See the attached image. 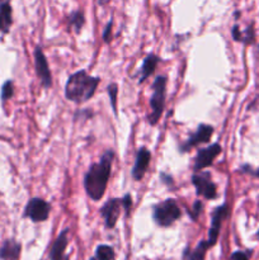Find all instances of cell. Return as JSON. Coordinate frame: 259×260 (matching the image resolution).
<instances>
[{"label":"cell","instance_id":"7c38bea8","mask_svg":"<svg viewBox=\"0 0 259 260\" xmlns=\"http://www.w3.org/2000/svg\"><path fill=\"white\" fill-rule=\"evenodd\" d=\"M150 160H151V152L146 149V147H141L139 149L136 154V160H135V165L132 168V178L136 182H140L144 178L145 173L147 172V168L150 165Z\"/></svg>","mask_w":259,"mask_h":260},{"label":"cell","instance_id":"5b68a950","mask_svg":"<svg viewBox=\"0 0 259 260\" xmlns=\"http://www.w3.org/2000/svg\"><path fill=\"white\" fill-rule=\"evenodd\" d=\"M190 182L195 185L197 196H201L208 201L215 200L217 197V189H216V184L212 182L210 172H197L192 175Z\"/></svg>","mask_w":259,"mask_h":260},{"label":"cell","instance_id":"5bb4252c","mask_svg":"<svg viewBox=\"0 0 259 260\" xmlns=\"http://www.w3.org/2000/svg\"><path fill=\"white\" fill-rule=\"evenodd\" d=\"M22 250V245L15 240H5L0 248V259L18 260Z\"/></svg>","mask_w":259,"mask_h":260},{"label":"cell","instance_id":"8992f818","mask_svg":"<svg viewBox=\"0 0 259 260\" xmlns=\"http://www.w3.org/2000/svg\"><path fill=\"white\" fill-rule=\"evenodd\" d=\"M51 211V205L48 202H46L42 198H32L30 201H28V203L25 205L24 213L23 216L29 220H32L33 222H43L48 218Z\"/></svg>","mask_w":259,"mask_h":260},{"label":"cell","instance_id":"52a82bcc","mask_svg":"<svg viewBox=\"0 0 259 260\" xmlns=\"http://www.w3.org/2000/svg\"><path fill=\"white\" fill-rule=\"evenodd\" d=\"M230 216V208L228 205H221L218 207L215 208V211L212 212L211 216V229L208 231V244L212 248L213 245H216L218 239V234H220L221 225H222V221Z\"/></svg>","mask_w":259,"mask_h":260},{"label":"cell","instance_id":"277c9868","mask_svg":"<svg viewBox=\"0 0 259 260\" xmlns=\"http://www.w3.org/2000/svg\"><path fill=\"white\" fill-rule=\"evenodd\" d=\"M180 216H182V211L177 201L173 198H168L155 205L152 208V218L160 228H169L178 218H180Z\"/></svg>","mask_w":259,"mask_h":260},{"label":"cell","instance_id":"6da1fadb","mask_svg":"<svg viewBox=\"0 0 259 260\" xmlns=\"http://www.w3.org/2000/svg\"><path fill=\"white\" fill-rule=\"evenodd\" d=\"M114 152L107 150L101 156L98 162H93L89 167L84 177V188L89 198L93 201H101L107 190L109 177H111L112 164H113Z\"/></svg>","mask_w":259,"mask_h":260},{"label":"cell","instance_id":"9a60e30c","mask_svg":"<svg viewBox=\"0 0 259 260\" xmlns=\"http://www.w3.org/2000/svg\"><path fill=\"white\" fill-rule=\"evenodd\" d=\"M159 62H160L159 56H156L155 53H150V55H147L146 57H145L144 62H142L141 70H140L139 83H144L150 75H152Z\"/></svg>","mask_w":259,"mask_h":260},{"label":"cell","instance_id":"4fadbf2b","mask_svg":"<svg viewBox=\"0 0 259 260\" xmlns=\"http://www.w3.org/2000/svg\"><path fill=\"white\" fill-rule=\"evenodd\" d=\"M68 234H69V229H65V230L58 235V238L56 239L52 248H51L50 260H70L69 259V256L65 254L66 246H68V243H69Z\"/></svg>","mask_w":259,"mask_h":260},{"label":"cell","instance_id":"2e32d148","mask_svg":"<svg viewBox=\"0 0 259 260\" xmlns=\"http://www.w3.org/2000/svg\"><path fill=\"white\" fill-rule=\"evenodd\" d=\"M12 7L9 3L0 4V30L7 33L12 25Z\"/></svg>","mask_w":259,"mask_h":260},{"label":"cell","instance_id":"484cf974","mask_svg":"<svg viewBox=\"0 0 259 260\" xmlns=\"http://www.w3.org/2000/svg\"><path fill=\"white\" fill-rule=\"evenodd\" d=\"M230 259L231 260H249L248 254L244 253V251H235V253L231 254Z\"/></svg>","mask_w":259,"mask_h":260},{"label":"cell","instance_id":"3957f363","mask_svg":"<svg viewBox=\"0 0 259 260\" xmlns=\"http://www.w3.org/2000/svg\"><path fill=\"white\" fill-rule=\"evenodd\" d=\"M167 76H156L152 84V94L150 96V112L147 121L151 126H155L160 121L163 112L165 109V98H167Z\"/></svg>","mask_w":259,"mask_h":260},{"label":"cell","instance_id":"d4e9b609","mask_svg":"<svg viewBox=\"0 0 259 260\" xmlns=\"http://www.w3.org/2000/svg\"><path fill=\"white\" fill-rule=\"evenodd\" d=\"M231 35H233V38L235 41H239V42H241V41H243V32L239 29L238 25H234L233 29H231Z\"/></svg>","mask_w":259,"mask_h":260},{"label":"cell","instance_id":"603a6c76","mask_svg":"<svg viewBox=\"0 0 259 260\" xmlns=\"http://www.w3.org/2000/svg\"><path fill=\"white\" fill-rule=\"evenodd\" d=\"M122 202H123V210L126 211V215L128 216L130 212H131V207H132V197L131 194H124L123 197H122Z\"/></svg>","mask_w":259,"mask_h":260},{"label":"cell","instance_id":"e0dca14e","mask_svg":"<svg viewBox=\"0 0 259 260\" xmlns=\"http://www.w3.org/2000/svg\"><path fill=\"white\" fill-rule=\"evenodd\" d=\"M210 244L207 240H202L198 243V245L196 246V249L193 251H190L189 254H184V256H188V260H203L205 259L206 253L210 249Z\"/></svg>","mask_w":259,"mask_h":260},{"label":"cell","instance_id":"9c48e42d","mask_svg":"<svg viewBox=\"0 0 259 260\" xmlns=\"http://www.w3.org/2000/svg\"><path fill=\"white\" fill-rule=\"evenodd\" d=\"M213 135V127L210 124H200L197 127V131L190 134V136L183 142L179 146L180 152L189 151L192 147L197 146L200 144H206L211 140V136Z\"/></svg>","mask_w":259,"mask_h":260},{"label":"cell","instance_id":"7a4b0ae2","mask_svg":"<svg viewBox=\"0 0 259 260\" xmlns=\"http://www.w3.org/2000/svg\"><path fill=\"white\" fill-rule=\"evenodd\" d=\"M99 83H101V78L98 76L88 75L85 70L78 71L69 76L68 81H66V99L76 104L85 103L89 99L93 98Z\"/></svg>","mask_w":259,"mask_h":260},{"label":"cell","instance_id":"d6986e66","mask_svg":"<svg viewBox=\"0 0 259 260\" xmlns=\"http://www.w3.org/2000/svg\"><path fill=\"white\" fill-rule=\"evenodd\" d=\"M84 24H85V15L81 10H76L69 15V27L75 28L76 32H80Z\"/></svg>","mask_w":259,"mask_h":260},{"label":"cell","instance_id":"4316f807","mask_svg":"<svg viewBox=\"0 0 259 260\" xmlns=\"http://www.w3.org/2000/svg\"><path fill=\"white\" fill-rule=\"evenodd\" d=\"M255 175H256V177H259V169L255 172Z\"/></svg>","mask_w":259,"mask_h":260},{"label":"cell","instance_id":"44dd1931","mask_svg":"<svg viewBox=\"0 0 259 260\" xmlns=\"http://www.w3.org/2000/svg\"><path fill=\"white\" fill-rule=\"evenodd\" d=\"M14 94V85H13V81L12 80H7L2 86V101L5 102L8 99H10Z\"/></svg>","mask_w":259,"mask_h":260},{"label":"cell","instance_id":"83f0119b","mask_svg":"<svg viewBox=\"0 0 259 260\" xmlns=\"http://www.w3.org/2000/svg\"><path fill=\"white\" fill-rule=\"evenodd\" d=\"M0 2H2V0H0Z\"/></svg>","mask_w":259,"mask_h":260},{"label":"cell","instance_id":"7402d4cb","mask_svg":"<svg viewBox=\"0 0 259 260\" xmlns=\"http://www.w3.org/2000/svg\"><path fill=\"white\" fill-rule=\"evenodd\" d=\"M202 210H203L202 202H201V201H196V202L193 203L192 211H189V216H190V217H192L193 221H197L198 220V216L201 215Z\"/></svg>","mask_w":259,"mask_h":260},{"label":"cell","instance_id":"ac0fdd59","mask_svg":"<svg viewBox=\"0 0 259 260\" xmlns=\"http://www.w3.org/2000/svg\"><path fill=\"white\" fill-rule=\"evenodd\" d=\"M114 250L109 245H98L95 249V254L89 260H113Z\"/></svg>","mask_w":259,"mask_h":260},{"label":"cell","instance_id":"30bf717a","mask_svg":"<svg viewBox=\"0 0 259 260\" xmlns=\"http://www.w3.org/2000/svg\"><path fill=\"white\" fill-rule=\"evenodd\" d=\"M122 208H123L122 198H112L108 202L104 203L103 207L99 210V213L104 218V223H106L107 229H113L116 226Z\"/></svg>","mask_w":259,"mask_h":260},{"label":"cell","instance_id":"cb8c5ba5","mask_svg":"<svg viewBox=\"0 0 259 260\" xmlns=\"http://www.w3.org/2000/svg\"><path fill=\"white\" fill-rule=\"evenodd\" d=\"M112 25H113V20H109L108 24L106 25V28H104V32H103V41L106 43L111 42V33H112Z\"/></svg>","mask_w":259,"mask_h":260},{"label":"cell","instance_id":"ffe728a7","mask_svg":"<svg viewBox=\"0 0 259 260\" xmlns=\"http://www.w3.org/2000/svg\"><path fill=\"white\" fill-rule=\"evenodd\" d=\"M107 91H108L109 99H111L112 109H113L114 114H117V95H118V85H117L116 83L109 84L108 88H107Z\"/></svg>","mask_w":259,"mask_h":260},{"label":"cell","instance_id":"ba28073f","mask_svg":"<svg viewBox=\"0 0 259 260\" xmlns=\"http://www.w3.org/2000/svg\"><path fill=\"white\" fill-rule=\"evenodd\" d=\"M222 149H221L220 144H212L205 149L198 150L197 155L195 157V165H193V170L196 173L201 172V170L206 169V168L211 167L215 161L216 157L221 154Z\"/></svg>","mask_w":259,"mask_h":260},{"label":"cell","instance_id":"8fae6325","mask_svg":"<svg viewBox=\"0 0 259 260\" xmlns=\"http://www.w3.org/2000/svg\"><path fill=\"white\" fill-rule=\"evenodd\" d=\"M35 65L41 84L46 89H50L52 86V75H51L50 68H48L47 58H46L45 53H43L42 48L40 46L35 48Z\"/></svg>","mask_w":259,"mask_h":260}]
</instances>
